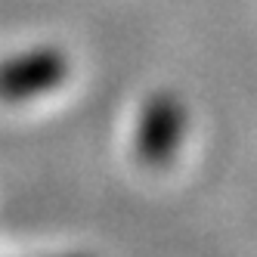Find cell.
Returning <instances> with one entry per match:
<instances>
[{"label":"cell","instance_id":"6da1fadb","mask_svg":"<svg viewBox=\"0 0 257 257\" xmlns=\"http://www.w3.org/2000/svg\"><path fill=\"white\" fill-rule=\"evenodd\" d=\"M186 137V108L171 93H158L143 105L137 121V155L149 168H164L180 152Z\"/></svg>","mask_w":257,"mask_h":257},{"label":"cell","instance_id":"7a4b0ae2","mask_svg":"<svg viewBox=\"0 0 257 257\" xmlns=\"http://www.w3.org/2000/svg\"><path fill=\"white\" fill-rule=\"evenodd\" d=\"M68 78V59L56 47H38L0 62V99L22 102L56 90Z\"/></svg>","mask_w":257,"mask_h":257}]
</instances>
